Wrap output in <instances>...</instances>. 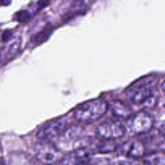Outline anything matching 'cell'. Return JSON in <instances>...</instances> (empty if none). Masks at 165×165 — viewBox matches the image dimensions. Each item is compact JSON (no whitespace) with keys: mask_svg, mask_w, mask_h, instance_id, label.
Segmentation results:
<instances>
[{"mask_svg":"<svg viewBox=\"0 0 165 165\" xmlns=\"http://www.w3.org/2000/svg\"><path fill=\"white\" fill-rule=\"evenodd\" d=\"M126 98L133 104L143 108H152L157 103L158 97L153 81L140 83L126 93Z\"/></svg>","mask_w":165,"mask_h":165,"instance_id":"cell-1","label":"cell"},{"mask_svg":"<svg viewBox=\"0 0 165 165\" xmlns=\"http://www.w3.org/2000/svg\"><path fill=\"white\" fill-rule=\"evenodd\" d=\"M108 104L102 99H94L83 103L75 110L74 118L81 124H91L107 113Z\"/></svg>","mask_w":165,"mask_h":165,"instance_id":"cell-2","label":"cell"},{"mask_svg":"<svg viewBox=\"0 0 165 165\" xmlns=\"http://www.w3.org/2000/svg\"><path fill=\"white\" fill-rule=\"evenodd\" d=\"M58 139L59 143L64 145L65 150L86 147L92 141L89 137L84 136V128L80 126H69Z\"/></svg>","mask_w":165,"mask_h":165,"instance_id":"cell-3","label":"cell"},{"mask_svg":"<svg viewBox=\"0 0 165 165\" xmlns=\"http://www.w3.org/2000/svg\"><path fill=\"white\" fill-rule=\"evenodd\" d=\"M125 126L126 133L129 135H144L150 132L154 126V118L145 111L131 114L127 118Z\"/></svg>","mask_w":165,"mask_h":165,"instance_id":"cell-4","label":"cell"},{"mask_svg":"<svg viewBox=\"0 0 165 165\" xmlns=\"http://www.w3.org/2000/svg\"><path fill=\"white\" fill-rule=\"evenodd\" d=\"M69 122L65 118H59L44 124L36 133L38 139L45 141H52L58 139L66 130Z\"/></svg>","mask_w":165,"mask_h":165,"instance_id":"cell-5","label":"cell"},{"mask_svg":"<svg viewBox=\"0 0 165 165\" xmlns=\"http://www.w3.org/2000/svg\"><path fill=\"white\" fill-rule=\"evenodd\" d=\"M36 157L40 163L50 164L60 162L63 156L60 149L50 141L42 140L36 147Z\"/></svg>","mask_w":165,"mask_h":165,"instance_id":"cell-6","label":"cell"},{"mask_svg":"<svg viewBox=\"0 0 165 165\" xmlns=\"http://www.w3.org/2000/svg\"><path fill=\"white\" fill-rule=\"evenodd\" d=\"M125 134V126L118 120L108 118L101 122L97 127V135L105 140L120 139Z\"/></svg>","mask_w":165,"mask_h":165,"instance_id":"cell-7","label":"cell"},{"mask_svg":"<svg viewBox=\"0 0 165 165\" xmlns=\"http://www.w3.org/2000/svg\"><path fill=\"white\" fill-rule=\"evenodd\" d=\"M93 152L86 148H77L61 158L59 163L62 164H85L90 163Z\"/></svg>","mask_w":165,"mask_h":165,"instance_id":"cell-8","label":"cell"},{"mask_svg":"<svg viewBox=\"0 0 165 165\" xmlns=\"http://www.w3.org/2000/svg\"><path fill=\"white\" fill-rule=\"evenodd\" d=\"M118 153L122 156L139 159L145 155V147L139 140L130 139L118 147Z\"/></svg>","mask_w":165,"mask_h":165,"instance_id":"cell-9","label":"cell"},{"mask_svg":"<svg viewBox=\"0 0 165 165\" xmlns=\"http://www.w3.org/2000/svg\"><path fill=\"white\" fill-rule=\"evenodd\" d=\"M21 43V38L17 36L11 37L6 41L0 50V63L5 65L12 61L20 52Z\"/></svg>","mask_w":165,"mask_h":165,"instance_id":"cell-10","label":"cell"},{"mask_svg":"<svg viewBox=\"0 0 165 165\" xmlns=\"http://www.w3.org/2000/svg\"><path fill=\"white\" fill-rule=\"evenodd\" d=\"M111 111L114 116L118 118L126 119L132 114V109L128 105L121 100H113L111 102Z\"/></svg>","mask_w":165,"mask_h":165,"instance_id":"cell-11","label":"cell"},{"mask_svg":"<svg viewBox=\"0 0 165 165\" xmlns=\"http://www.w3.org/2000/svg\"><path fill=\"white\" fill-rule=\"evenodd\" d=\"M143 163L145 164L152 165H164L165 156L162 152H155L144 157Z\"/></svg>","mask_w":165,"mask_h":165,"instance_id":"cell-12","label":"cell"},{"mask_svg":"<svg viewBox=\"0 0 165 165\" xmlns=\"http://www.w3.org/2000/svg\"><path fill=\"white\" fill-rule=\"evenodd\" d=\"M116 149L117 145L114 143L113 140H107L97 145V150L100 153H111Z\"/></svg>","mask_w":165,"mask_h":165,"instance_id":"cell-13","label":"cell"},{"mask_svg":"<svg viewBox=\"0 0 165 165\" xmlns=\"http://www.w3.org/2000/svg\"><path fill=\"white\" fill-rule=\"evenodd\" d=\"M15 19L16 21L20 22V23H26L29 21L31 19V14L29 11L26 10H22L15 14Z\"/></svg>","mask_w":165,"mask_h":165,"instance_id":"cell-14","label":"cell"},{"mask_svg":"<svg viewBox=\"0 0 165 165\" xmlns=\"http://www.w3.org/2000/svg\"><path fill=\"white\" fill-rule=\"evenodd\" d=\"M12 37V33H11V32H10V31H5L4 32H3V34H2V41H7L8 39H10Z\"/></svg>","mask_w":165,"mask_h":165,"instance_id":"cell-15","label":"cell"},{"mask_svg":"<svg viewBox=\"0 0 165 165\" xmlns=\"http://www.w3.org/2000/svg\"><path fill=\"white\" fill-rule=\"evenodd\" d=\"M11 0H0V5H3V6H7L11 3Z\"/></svg>","mask_w":165,"mask_h":165,"instance_id":"cell-16","label":"cell"},{"mask_svg":"<svg viewBox=\"0 0 165 165\" xmlns=\"http://www.w3.org/2000/svg\"><path fill=\"white\" fill-rule=\"evenodd\" d=\"M80 1L84 4H89V3H91L93 2V0H80Z\"/></svg>","mask_w":165,"mask_h":165,"instance_id":"cell-17","label":"cell"}]
</instances>
